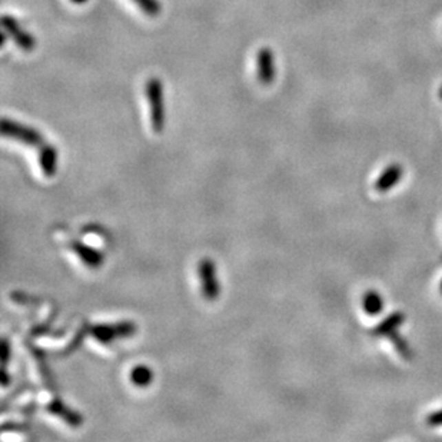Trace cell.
I'll return each mask as SVG.
<instances>
[{"instance_id":"cell-10","label":"cell","mask_w":442,"mask_h":442,"mask_svg":"<svg viewBox=\"0 0 442 442\" xmlns=\"http://www.w3.org/2000/svg\"><path fill=\"white\" fill-rule=\"evenodd\" d=\"M362 308L368 315L375 317L383 309V299L377 291H368L362 298Z\"/></svg>"},{"instance_id":"cell-3","label":"cell","mask_w":442,"mask_h":442,"mask_svg":"<svg viewBox=\"0 0 442 442\" xmlns=\"http://www.w3.org/2000/svg\"><path fill=\"white\" fill-rule=\"evenodd\" d=\"M2 26H3V30H6V33L12 36L14 43L21 49L30 52L36 48V39L33 38L32 34H29L25 29L21 28V25L17 23V21L14 19L13 16L5 14L3 19H2Z\"/></svg>"},{"instance_id":"cell-2","label":"cell","mask_w":442,"mask_h":442,"mask_svg":"<svg viewBox=\"0 0 442 442\" xmlns=\"http://www.w3.org/2000/svg\"><path fill=\"white\" fill-rule=\"evenodd\" d=\"M2 134L5 136H10V138H14L21 142H25L26 145H30V146H42L43 145V136L41 135L39 131H36V129H33V127L17 123L14 120H9V119L2 120Z\"/></svg>"},{"instance_id":"cell-16","label":"cell","mask_w":442,"mask_h":442,"mask_svg":"<svg viewBox=\"0 0 442 442\" xmlns=\"http://www.w3.org/2000/svg\"><path fill=\"white\" fill-rule=\"evenodd\" d=\"M427 422H428V425H431V427H439V425H442V410H439V411H436V412H432V414L428 417Z\"/></svg>"},{"instance_id":"cell-7","label":"cell","mask_w":442,"mask_h":442,"mask_svg":"<svg viewBox=\"0 0 442 442\" xmlns=\"http://www.w3.org/2000/svg\"><path fill=\"white\" fill-rule=\"evenodd\" d=\"M402 175H403V169H402L401 165H398V163L390 165V167H386L385 171L377 179L375 191L379 193H385V192L391 191L401 180Z\"/></svg>"},{"instance_id":"cell-11","label":"cell","mask_w":442,"mask_h":442,"mask_svg":"<svg viewBox=\"0 0 442 442\" xmlns=\"http://www.w3.org/2000/svg\"><path fill=\"white\" fill-rule=\"evenodd\" d=\"M72 249L75 251L82 257V261L85 264H87L89 266H98L102 262L101 255L96 251L92 249V248H87V246H85L82 244L75 242V244H73Z\"/></svg>"},{"instance_id":"cell-5","label":"cell","mask_w":442,"mask_h":442,"mask_svg":"<svg viewBox=\"0 0 442 442\" xmlns=\"http://www.w3.org/2000/svg\"><path fill=\"white\" fill-rule=\"evenodd\" d=\"M257 79L262 85H271L275 81L276 69L273 53L269 48H262L257 52Z\"/></svg>"},{"instance_id":"cell-13","label":"cell","mask_w":442,"mask_h":442,"mask_svg":"<svg viewBox=\"0 0 442 442\" xmlns=\"http://www.w3.org/2000/svg\"><path fill=\"white\" fill-rule=\"evenodd\" d=\"M50 411H53L54 414L62 415L65 418V421L72 423V425H79V423L82 422V419H79V417L76 414L67 411L59 401H56V402L50 405Z\"/></svg>"},{"instance_id":"cell-18","label":"cell","mask_w":442,"mask_h":442,"mask_svg":"<svg viewBox=\"0 0 442 442\" xmlns=\"http://www.w3.org/2000/svg\"><path fill=\"white\" fill-rule=\"evenodd\" d=\"M441 292H442V282H441Z\"/></svg>"},{"instance_id":"cell-17","label":"cell","mask_w":442,"mask_h":442,"mask_svg":"<svg viewBox=\"0 0 442 442\" xmlns=\"http://www.w3.org/2000/svg\"><path fill=\"white\" fill-rule=\"evenodd\" d=\"M73 3H76V5H82V3H86L87 0H72Z\"/></svg>"},{"instance_id":"cell-14","label":"cell","mask_w":442,"mask_h":442,"mask_svg":"<svg viewBox=\"0 0 442 442\" xmlns=\"http://www.w3.org/2000/svg\"><path fill=\"white\" fill-rule=\"evenodd\" d=\"M132 381L138 386H146L152 381V371L146 366H138L132 371Z\"/></svg>"},{"instance_id":"cell-6","label":"cell","mask_w":442,"mask_h":442,"mask_svg":"<svg viewBox=\"0 0 442 442\" xmlns=\"http://www.w3.org/2000/svg\"><path fill=\"white\" fill-rule=\"evenodd\" d=\"M135 326L129 322H120L116 325H101L95 326L92 329V334H94L99 341L109 342L118 337H127L134 334Z\"/></svg>"},{"instance_id":"cell-1","label":"cell","mask_w":442,"mask_h":442,"mask_svg":"<svg viewBox=\"0 0 442 442\" xmlns=\"http://www.w3.org/2000/svg\"><path fill=\"white\" fill-rule=\"evenodd\" d=\"M146 98L151 106V122L156 134H160L165 127V101H163V83L158 78L146 82Z\"/></svg>"},{"instance_id":"cell-12","label":"cell","mask_w":442,"mask_h":442,"mask_svg":"<svg viewBox=\"0 0 442 442\" xmlns=\"http://www.w3.org/2000/svg\"><path fill=\"white\" fill-rule=\"evenodd\" d=\"M388 338H390V341L394 344V346L397 348V351H398L403 358L410 359V358L412 357V351H411V348H410L408 342L405 341V339L397 333V330H395V333L390 334Z\"/></svg>"},{"instance_id":"cell-4","label":"cell","mask_w":442,"mask_h":442,"mask_svg":"<svg viewBox=\"0 0 442 442\" xmlns=\"http://www.w3.org/2000/svg\"><path fill=\"white\" fill-rule=\"evenodd\" d=\"M199 276L202 281V292L204 297L209 301H213L219 295V284L216 282L215 265L209 260H204L199 265Z\"/></svg>"},{"instance_id":"cell-15","label":"cell","mask_w":442,"mask_h":442,"mask_svg":"<svg viewBox=\"0 0 442 442\" xmlns=\"http://www.w3.org/2000/svg\"><path fill=\"white\" fill-rule=\"evenodd\" d=\"M134 2L140 8V10L149 16H158L162 10V5L159 0H134Z\"/></svg>"},{"instance_id":"cell-8","label":"cell","mask_w":442,"mask_h":442,"mask_svg":"<svg viewBox=\"0 0 442 442\" xmlns=\"http://www.w3.org/2000/svg\"><path fill=\"white\" fill-rule=\"evenodd\" d=\"M405 322V315L402 312H395V314L386 317L381 324L374 328V335L378 337H388Z\"/></svg>"},{"instance_id":"cell-9","label":"cell","mask_w":442,"mask_h":442,"mask_svg":"<svg viewBox=\"0 0 442 442\" xmlns=\"http://www.w3.org/2000/svg\"><path fill=\"white\" fill-rule=\"evenodd\" d=\"M39 162L42 171L46 176H52L54 172H56V162H58V152L50 145H42L41 155H39Z\"/></svg>"}]
</instances>
